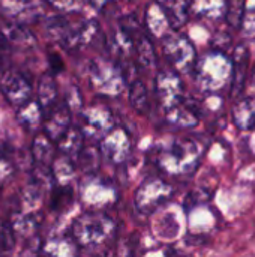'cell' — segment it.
Instances as JSON below:
<instances>
[{
    "label": "cell",
    "mask_w": 255,
    "mask_h": 257,
    "mask_svg": "<svg viewBox=\"0 0 255 257\" xmlns=\"http://www.w3.org/2000/svg\"><path fill=\"white\" fill-rule=\"evenodd\" d=\"M204 154V145L194 137H173L155 145L150 161L168 176H185L194 173Z\"/></svg>",
    "instance_id": "1"
},
{
    "label": "cell",
    "mask_w": 255,
    "mask_h": 257,
    "mask_svg": "<svg viewBox=\"0 0 255 257\" xmlns=\"http://www.w3.org/2000/svg\"><path fill=\"white\" fill-rule=\"evenodd\" d=\"M194 80L204 93L216 95L231 86L233 59L227 53L212 50L197 59L194 66Z\"/></svg>",
    "instance_id": "2"
},
{
    "label": "cell",
    "mask_w": 255,
    "mask_h": 257,
    "mask_svg": "<svg viewBox=\"0 0 255 257\" xmlns=\"http://www.w3.org/2000/svg\"><path fill=\"white\" fill-rule=\"evenodd\" d=\"M116 233V223L102 211H86L72 224V239L78 247L98 248Z\"/></svg>",
    "instance_id": "3"
},
{
    "label": "cell",
    "mask_w": 255,
    "mask_h": 257,
    "mask_svg": "<svg viewBox=\"0 0 255 257\" xmlns=\"http://www.w3.org/2000/svg\"><path fill=\"white\" fill-rule=\"evenodd\" d=\"M89 80L92 89L101 95L114 98L119 96L126 84L123 68L108 59H93L89 66Z\"/></svg>",
    "instance_id": "4"
},
{
    "label": "cell",
    "mask_w": 255,
    "mask_h": 257,
    "mask_svg": "<svg viewBox=\"0 0 255 257\" xmlns=\"http://www.w3.org/2000/svg\"><path fill=\"white\" fill-rule=\"evenodd\" d=\"M173 196V187L162 178H147L137 188L134 203L138 212L144 215L153 214L158 208L165 205Z\"/></svg>",
    "instance_id": "5"
},
{
    "label": "cell",
    "mask_w": 255,
    "mask_h": 257,
    "mask_svg": "<svg viewBox=\"0 0 255 257\" xmlns=\"http://www.w3.org/2000/svg\"><path fill=\"white\" fill-rule=\"evenodd\" d=\"M162 51L177 72H189L197 63L195 47L185 35L168 33L162 38Z\"/></svg>",
    "instance_id": "6"
},
{
    "label": "cell",
    "mask_w": 255,
    "mask_h": 257,
    "mask_svg": "<svg viewBox=\"0 0 255 257\" xmlns=\"http://www.w3.org/2000/svg\"><path fill=\"white\" fill-rule=\"evenodd\" d=\"M114 117L111 110L104 104H92L81 111L80 130L84 137L102 140L111 130H114Z\"/></svg>",
    "instance_id": "7"
},
{
    "label": "cell",
    "mask_w": 255,
    "mask_h": 257,
    "mask_svg": "<svg viewBox=\"0 0 255 257\" xmlns=\"http://www.w3.org/2000/svg\"><path fill=\"white\" fill-rule=\"evenodd\" d=\"M81 200L90 208L89 211H101L117 200V191L110 181L96 175H89L81 185Z\"/></svg>",
    "instance_id": "8"
},
{
    "label": "cell",
    "mask_w": 255,
    "mask_h": 257,
    "mask_svg": "<svg viewBox=\"0 0 255 257\" xmlns=\"http://www.w3.org/2000/svg\"><path fill=\"white\" fill-rule=\"evenodd\" d=\"M155 92L159 104L165 111L183 102V83L177 71H159L155 78Z\"/></svg>",
    "instance_id": "9"
},
{
    "label": "cell",
    "mask_w": 255,
    "mask_h": 257,
    "mask_svg": "<svg viewBox=\"0 0 255 257\" xmlns=\"http://www.w3.org/2000/svg\"><path fill=\"white\" fill-rule=\"evenodd\" d=\"M0 92L11 105L21 107L30 101L32 84L23 72L15 69H6L0 77Z\"/></svg>",
    "instance_id": "10"
},
{
    "label": "cell",
    "mask_w": 255,
    "mask_h": 257,
    "mask_svg": "<svg viewBox=\"0 0 255 257\" xmlns=\"http://www.w3.org/2000/svg\"><path fill=\"white\" fill-rule=\"evenodd\" d=\"M0 12L8 21L26 26L42 17L44 6L41 0H0Z\"/></svg>",
    "instance_id": "11"
},
{
    "label": "cell",
    "mask_w": 255,
    "mask_h": 257,
    "mask_svg": "<svg viewBox=\"0 0 255 257\" xmlns=\"http://www.w3.org/2000/svg\"><path fill=\"white\" fill-rule=\"evenodd\" d=\"M99 151L107 161L122 164L131 154V139L123 128H114L99 140Z\"/></svg>",
    "instance_id": "12"
},
{
    "label": "cell",
    "mask_w": 255,
    "mask_h": 257,
    "mask_svg": "<svg viewBox=\"0 0 255 257\" xmlns=\"http://www.w3.org/2000/svg\"><path fill=\"white\" fill-rule=\"evenodd\" d=\"M69 128H71V110L65 102L54 105L48 111L47 117L44 119V134H47L53 142H57Z\"/></svg>",
    "instance_id": "13"
},
{
    "label": "cell",
    "mask_w": 255,
    "mask_h": 257,
    "mask_svg": "<svg viewBox=\"0 0 255 257\" xmlns=\"http://www.w3.org/2000/svg\"><path fill=\"white\" fill-rule=\"evenodd\" d=\"M249 50L245 44H240L234 50L233 56V80L230 86V93L233 98H237L245 87L248 66H249Z\"/></svg>",
    "instance_id": "14"
},
{
    "label": "cell",
    "mask_w": 255,
    "mask_h": 257,
    "mask_svg": "<svg viewBox=\"0 0 255 257\" xmlns=\"http://www.w3.org/2000/svg\"><path fill=\"white\" fill-rule=\"evenodd\" d=\"M0 33L5 36V39L9 42L12 48L32 50L36 45L35 35L24 24L6 21L0 26Z\"/></svg>",
    "instance_id": "15"
},
{
    "label": "cell",
    "mask_w": 255,
    "mask_h": 257,
    "mask_svg": "<svg viewBox=\"0 0 255 257\" xmlns=\"http://www.w3.org/2000/svg\"><path fill=\"white\" fill-rule=\"evenodd\" d=\"M144 21L149 33L156 38H165L170 33L171 26L161 2H150L147 5L144 12Z\"/></svg>",
    "instance_id": "16"
},
{
    "label": "cell",
    "mask_w": 255,
    "mask_h": 257,
    "mask_svg": "<svg viewBox=\"0 0 255 257\" xmlns=\"http://www.w3.org/2000/svg\"><path fill=\"white\" fill-rule=\"evenodd\" d=\"M165 117L171 125L180 128H194L200 122V111L191 101H183L171 110L165 111Z\"/></svg>",
    "instance_id": "17"
},
{
    "label": "cell",
    "mask_w": 255,
    "mask_h": 257,
    "mask_svg": "<svg viewBox=\"0 0 255 257\" xmlns=\"http://www.w3.org/2000/svg\"><path fill=\"white\" fill-rule=\"evenodd\" d=\"M99 33V26L95 20H87L81 23L78 27L71 29L68 38L62 44L66 50H77L84 45H89L95 41L96 35Z\"/></svg>",
    "instance_id": "18"
},
{
    "label": "cell",
    "mask_w": 255,
    "mask_h": 257,
    "mask_svg": "<svg viewBox=\"0 0 255 257\" xmlns=\"http://www.w3.org/2000/svg\"><path fill=\"white\" fill-rule=\"evenodd\" d=\"M228 3L227 0H191L189 2V15L197 18L218 21L227 15Z\"/></svg>",
    "instance_id": "19"
},
{
    "label": "cell",
    "mask_w": 255,
    "mask_h": 257,
    "mask_svg": "<svg viewBox=\"0 0 255 257\" xmlns=\"http://www.w3.org/2000/svg\"><path fill=\"white\" fill-rule=\"evenodd\" d=\"M231 117L240 131H252L255 128V96L239 99L231 110Z\"/></svg>",
    "instance_id": "20"
},
{
    "label": "cell",
    "mask_w": 255,
    "mask_h": 257,
    "mask_svg": "<svg viewBox=\"0 0 255 257\" xmlns=\"http://www.w3.org/2000/svg\"><path fill=\"white\" fill-rule=\"evenodd\" d=\"M84 142V134L80 128L71 126L59 140H57V149L62 155L68 157L72 161H77L78 155L84 149L83 146Z\"/></svg>",
    "instance_id": "21"
},
{
    "label": "cell",
    "mask_w": 255,
    "mask_h": 257,
    "mask_svg": "<svg viewBox=\"0 0 255 257\" xmlns=\"http://www.w3.org/2000/svg\"><path fill=\"white\" fill-rule=\"evenodd\" d=\"M17 120L26 131H36L44 122V110L38 101L30 99L24 105L18 107Z\"/></svg>",
    "instance_id": "22"
},
{
    "label": "cell",
    "mask_w": 255,
    "mask_h": 257,
    "mask_svg": "<svg viewBox=\"0 0 255 257\" xmlns=\"http://www.w3.org/2000/svg\"><path fill=\"white\" fill-rule=\"evenodd\" d=\"M41 257H80L78 245L71 238H53L42 247Z\"/></svg>",
    "instance_id": "23"
},
{
    "label": "cell",
    "mask_w": 255,
    "mask_h": 257,
    "mask_svg": "<svg viewBox=\"0 0 255 257\" xmlns=\"http://www.w3.org/2000/svg\"><path fill=\"white\" fill-rule=\"evenodd\" d=\"M54 145L53 140L47 136V134H38L35 136L33 142H32V149L30 154L35 160L36 164H42V166H48L51 167L54 158Z\"/></svg>",
    "instance_id": "24"
},
{
    "label": "cell",
    "mask_w": 255,
    "mask_h": 257,
    "mask_svg": "<svg viewBox=\"0 0 255 257\" xmlns=\"http://www.w3.org/2000/svg\"><path fill=\"white\" fill-rule=\"evenodd\" d=\"M165 15L170 21V26L173 30H179L189 17V3L188 0H164L161 2Z\"/></svg>",
    "instance_id": "25"
},
{
    "label": "cell",
    "mask_w": 255,
    "mask_h": 257,
    "mask_svg": "<svg viewBox=\"0 0 255 257\" xmlns=\"http://www.w3.org/2000/svg\"><path fill=\"white\" fill-rule=\"evenodd\" d=\"M57 87L51 74H44L38 83V102L44 111H50L56 105Z\"/></svg>",
    "instance_id": "26"
},
{
    "label": "cell",
    "mask_w": 255,
    "mask_h": 257,
    "mask_svg": "<svg viewBox=\"0 0 255 257\" xmlns=\"http://www.w3.org/2000/svg\"><path fill=\"white\" fill-rule=\"evenodd\" d=\"M75 200L72 185H59L54 184L50 196V208L54 212H65L68 211Z\"/></svg>",
    "instance_id": "27"
},
{
    "label": "cell",
    "mask_w": 255,
    "mask_h": 257,
    "mask_svg": "<svg viewBox=\"0 0 255 257\" xmlns=\"http://www.w3.org/2000/svg\"><path fill=\"white\" fill-rule=\"evenodd\" d=\"M134 50L137 54V60L143 68H155L156 53H155V47H153L152 41L149 39V36L141 33L134 42Z\"/></svg>",
    "instance_id": "28"
},
{
    "label": "cell",
    "mask_w": 255,
    "mask_h": 257,
    "mask_svg": "<svg viewBox=\"0 0 255 257\" xmlns=\"http://www.w3.org/2000/svg\"><path fill=\"white\" fill-rule=\"evenodd\" d=\"M51 172L54 176V182L59 185H72L74 179V161L65 155L56 158L51 164Z\"/></svg>",
    "instance_id": "29"
},
{
    "label": "cell",
    "mask_w": 255,
    "mask_h": 257,
    "mask_svg": "<svg viewBox=\"0 0 255 257\" xmlns=\"http://www.w3.org/2000/svg\"><path fill=\"white\" fill-rule=\"evenodd\" d=\"M101 158H102V154H101L99 148L87 146L78 155L77 163H78L80 170L89 176V175H96L99 164H101Z\"/></svg>",
    "instance_id": "30"
},
{
    "label": "cell",
    "mask_w": 255,
    "mask_h": 257,
    "mask_svg": "<svg viewBox=\"0 0 255 257\" xmlns=\"http://www.w3.org/2000/svg\"><path fill=\"white\" fill-rule=\"evenodd\" d=\"M129 102H131L132 108L135 111H138L140 114L147 113V110H149V96H147V89H146L143 81L135 80L134 83H131Z\"/></svg>",
    "instance_id": "31"
},
{
    "label": "cell",
    "mask_w": 255,
    "mask_h": 257,
    "mask_svg": "<svg viewBox=\"0 0 255 257\" xmlns=\"http://www.w3.org/2000/svg\"><path fill=\"white\" fill-rule=\"evenodd\" d=\"M71 29L72 27L68 24V20H65L63 17H51L45 23V33L48 35V38L60 44L65 42Z\"/></svg>",
    "instance_id": "32"
},
{
    "label": "cell",
    "mask_w": 255,
    "mask_h": 257,
    "mask_svg": "<svg viewBox=\"0 0 255 257\" xmlns=\"http://www.w3.org/2000/svg\"><path fill=\"white\" fill-rule=\"evenodd\" d=\"M14 151L9 146H0V188L12 178L15 172Z\"/></svg>",
    "instance_id": "33"
},
{
    "label": "cell",
    "mask_w": 255,
    "mask_h": 257,
    "mask_svg": "<svg viewBox=\"0 0 255 257\" xmlns=\"http://www.w3.org/2000/svg\"><path fill=\"white\" fill-rule=\"evenodd\" d=\"M15 238L11 224L0 220V257H11L15 247Z\"/></svg>",
    "instance_id": "34"
},
{
    "label": "cell",
    "mask_w": 255,
    "mask_h": 257,
    "mask_svg": "<svg viewBox=\"0 0 255 257\" xmlns=\"http://www.w3.org/2000/svg\"><path fill=\"white\" fill-rule=\"evenodd\" d=\"M245 0H230L227 8V21L231 27L240 29L245 15Z\"/></svg>",
    "instance_id": "35"
},
{
    "label": "cell",
    "mask_w": 255,
    "mask_h": 257,
    "mask_svg": "<svg viewBox=\"0 0 255 257\" xmlns=\"http://www.w3.org/2000/svg\"><path fill=\"white\" fill-rule=\"evenodd\" d=\"M42 247H44V244H42L39 235H35V236L26 239V244L23 245L18 257H41Z\"/></svg>",
    "instance_id": "36"
},
{
    "label": "cell",
    "mask_w": 255,
    "mask_h": 257,
    "mask_svg": "<svg viewBox=\"0 0 255 257\" xmlns=\"http://www.w3.org/2000/svg\"><path fill=\"white\" fill-rule=\"evenodd\" d=\"M65 104L68 105V108L72 111H83V96L80 93V90L75 86H71L66 92V98H65Z\"/></svg>",
    "instance_id": "37"
},
{
    "label": "cell",
    "mask_w": 255,
    "mask_h": 257,
    "mask_svg": "<svg viewBox=\"0 0 255 257\" xmlns=\"http://www.w3.org/2000/svg\"><path fill=\"white\" fill-rule=\"evenodd\" d=\"M230 45H231V36L225 30H219V32H216L213 35V38H212V47H213V50L225 53Z\"/></svg>",
    "instance_id": "38"
},
{
    "label": "cell",
    "mask_w": 255,
    "mask_h": 257,
    "mask_svg": "<svg viewBox=\"0 0 255 257\" xmlns=\"http://www.w3.org/2000/svg\"><path fill=\"white\" fill-rule=\"evenodd\" d=\"M47 2L54 9L62 12H77L83 5V0H47Z\"/></svg>",
    "instance_id": "39"
},
{
    "label": "cell",
    "mask_w": 255,
    "mask_h": 257,
    "mask_svg": "<svg viewBox=\"0 0 255 257\" xmlns=\"http://www.w3.org/2000/svg\"><path fill=\"white\" fill-rule=\"evenodd\" d=\"M240 29L248 36L255 35V5L254 6H246L245 15H243V21H242V27Z\"/></svg>",
    "instance_id": "40"
},
{
    "label": "cell",
    "mask_w": 255,
    "mask_h": 257,
    "mask_svg": "<svg viewBox=\"0 0 255 257\" xmlns=\"http://www.w3.org/2000/svg\"><path fill=\"white\" fill-rule=\"evenodd\" d=\"M11 50H12V47H11L9 42L5 39V36L0 33V69H5V68H6V62L9 60ZM5 71H6V69H5Z\"/></svg>",
    "instance_id": "41"
},
{
    "label": "cell",
    "mask_w": 255,
    "mask_h": 257,
    "mask_svg": "<svg viewBox=\"0 0 255 257\" xmlns=\"http://www.w3.org/2000/svg\"><path fill=\"white\" fill-rule=\"evenodd\" d=\"M50 65H51V69L54 72H60L63 69V63H62V60H60V57L57 54L50 56Z\"/></svg>",
    "instance_id": "42"
},
{
    "label": "cell",
    "mask_w": 255,
    "mask_h": 257,
    "mask_svg": "<svg viewBox=\"0 0 255 257\" xmlns=\"http://www.w3.org/2000/svg\"><path fill=\"white\" fill-rule=\"evenodd\" d=\"M165 256L167 257H188L183 251H180V250H177V248H174V247H170V248H167V251H165Z\"/></svg>",
    "instance_id": "43"
},
{
    "label": "cell",
    "mask_w": 255,
    "mask_h": 257,
    "mask_svg": "<svg viewBox=\"0 0 255 257\" xmlns=\"http://www.w3.org/2000/svg\"><path fill=\"white\" fill-rule=\"evenodd\" d=\"M111 0H90V3L96 8V9H102L105 5H108Z\"/></svg>",
    "instance_id": "44"
},
{
    "label": "cell",
    "mask_w": 255,
    "mask_h": 257,
    "mask_svg": "<svg viewBox=\"0 0 255 257\" xmlns=\"http://www.w3.org/2000/svg\"><path fill=\"white\" fill-rule=\"evenodd\" d=\"M98 257H114L113 254H110V253H104V254H99Z\"/></svg>",
    "instance_id": "45"
},
{
    "label": "cell",
    "mask_w": 255,
    "mask_h": 257,
    "mask_svg": "<svg viewBox=\"0 0 255 257\" xmlns=\"http://www.w3.org/2000/svg\"><path fill=\"white\" fill-rule=\"evenodd\" d=\"M252 84L255 86V68H254V74H252Z\"/></svg>",
    "instance_id": "46"
}]
</instances>
